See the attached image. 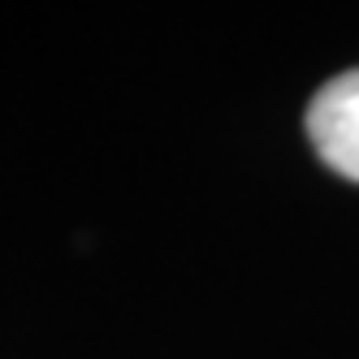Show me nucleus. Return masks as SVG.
Wrapping results in <instances>:
<instances>
[{
  "label": "nucleus",
  "instance_id": "nucleus-1",
  "mask_svg": "<svg viewBox=\"0 0 359 359\" xmlns=\"http://www.w3.org/2000/svg\"><path fill=\"white\" fill-rule=\"evenodd\" d=\"M307 139L333 173L359 182V69L338 74L316 91L307 104Z\"/></svg>",
  "mask_w": 359,
  "mask_h": 359
}]
</instances>
